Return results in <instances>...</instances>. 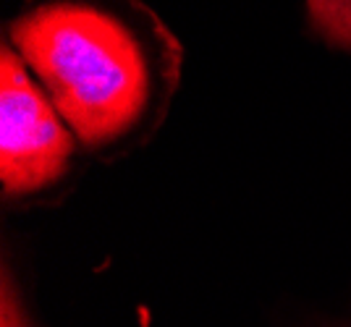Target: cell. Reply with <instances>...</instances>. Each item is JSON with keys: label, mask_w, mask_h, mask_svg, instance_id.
<instances>
[{"label": "cell", "mask_w": 351, "mask_h": 327, "mask_svg": "<svg viewBox=\"0 0 351 327\" xmlns=\"http://www.w3.org/2000/svg\"><path fill=\"white\" fill-rule=\"evenodd\" d=\"M5 40L100 160L147 144L178 90L184 47L142 0H29Z\"/></svg>", "instance_id": "obj_1"}, {"label": "cell", "mask_w": 351, "mask_h": 327, "mask_svg": "<svg viewBox=\"0 0 351 327\" xmlns=\"http://www.w3.org/2000/svg\"><path fill=\"white\" fill-rule=\"evenodd\" d=\"M82 144L32 81L8 40L0 50V189L8 205L58 196L79 173Z\"/></svg>", "instance_id": "obj_2"}, {"label": "cell", "mask_w": 351, "mask_h": 327, "mask_svg": "<svg viewBox=\"0 0 351 327\" xmlns=\"http://www.w3.org/2000/svg\"><path fill=\"white\" fill-rule=\"evenodd\" d=\"M312 27L330 45L351 50V0H304Z\"/></svg>", "instance_id": "obj_3"}, {"label": "cell", "mask_w": 351, "mask_h": 327, "mask_svg": "<svg viewBox=\"0 0 351 327\" xmlns=\"http://www.w3.org/2000/svg\"><path fill=\"white\" fill-rule=\"evenodd\" d=\"M0 327H37V322L24 306L21 291L8 265L3 267V288H0Z\"/></svg>", "instance_id": "obj_4"}]
</instances>
